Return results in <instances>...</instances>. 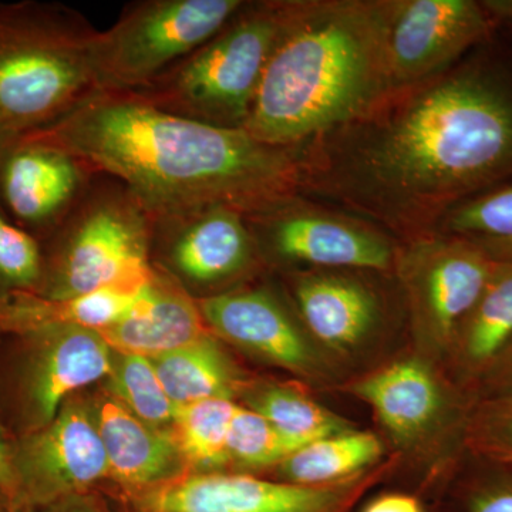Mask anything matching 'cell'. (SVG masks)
<instances>
[{"instance_id":"obj_1","label":"cell","mask_w":512,"mask_h":512,"mask_svg":"<svg viewBox=\"0 0 512 512\" xmlns=\"http://www.w3.org/2000/svg\"><path fill=\"white\" fill-rule=\"evenodd\" d=\"M490 40L302 146L299 195L410 241L436 231L457 205L511 181L512 52Z\"/></svg>"},{"instance_id":"obj_2","label":"cell","mask_w":512,"mask_h":512,"mask_svg":"<svg viewBox=\"0 0 512 512\" xmlns=\"http://www.w3.org/2000/svg\"><path fill=\"white\" fill-rule=\"evenodd\" d=\"M43 136L126 184L150 212L222 204L245 215L299 195L301 147L165 113L99 92Z\"/></svg>"},{"instance_id":"obj_3","label":"cell","mask_w":512,"mask_h":512,"mask_svg":"<svg viewBox=\"0 0 512 512\" xmlns=\"http://www.w3.org/2000/svg\"><path fill=\"white\" fill-rule=\"evenodd\" d=\"M393 0H288L244 130L298 148L365 114L392 92Z\"/></svg>"},{"instance_id":"obj_4","label":"cell","mask_w":512,"mask_h":512,"mask_svg":"<svg viewBox=\"0 0 512 512\" xmlns=\"http://www.w3.org/2000/svg\"><path fill=\"white\" fill-rule=\"evenodd\" d=\"M97 33L60 3H0V136L53 126L97 93Z\"/></svg>"},{"instance_id":"obj_5","label":"cell","mask_w":512,"mask_h":512,"mask_svg":"<svg viewBox=\"0 0 512 512\" xmlns=\"http://www.w3.org/2000/svg\"><path fill=\"white\" fill-rule=\"evenodd\" d=\"M288 0L245 2L231 20L147 86L124 93L208 126L244 130Z\"/></svg>"},{"instance_id":"obj_6","label":"cell","mask_w":512,"mask_h":512,"mask_svg":"<svg viewBox=\"0 0 512 512\" xmlns=\"http://www.w3.org/2000/svg\"><path fill=\"white\" fill-rule=\"evenodd\" d=\"M37 295L64 299L107 288L141 291L153 278L151 215L126 184L97 174L45 241Z\"/></svg>"},{"instance_id":"obj_7","label":"cell","mask_w":512,"mask_h":512,"mask_svg":"<svg viewBox=\"0 0 512 512\" xmlns=\"http://www.w3.org/2000/svg\"><path fill=\"white\" fill-rule=\"evenodd\" d=\"M99 330L66 326L0 336V421L10 439L42 430L77 390L109 376Z\"/></svg>"},{"instance_id":"obj_8","label":"cell","mask_w":512,"mask_h":512,"mask_svg":"<svg viewBox=\"0 0 512 512\" xmlns=\"http://www.w3.org/2000/svg\"><path fill=\"white\" fill-rule=\"evenodd\" d=\"M244 0H138L110 29L97 33L93 72L97 93L147 86L204 45L244 6Z\"/></svg>"},{"instance_id":"obj_9","label":"cell","mask_w":512,"mask_h":512,"mask_svg":"<svg viewBox=\"0 0 512 512\" xmlns=\"http://www.w3.org/2000/svg\"><path fill=\"white\" fill-rule=\"evenodd\" d=\"M150 215L151 265L197 301L234 291L262 259L237 208L207 204Z\"/></svg>"},{"instance_id":"obj_10","label":"cell","mask_w":512,"mask_h":512,"mask_svg":"<svg viewBox=\"0 0 512 512\" xmlns=\"http://www.w3.org/2000/svg\"><path fill=\"white\" fill-rule=\"evenodd\" d=\"M247 220L262 259L372 271H387L396 262V249L380 229L319 210L301 195L248 214Z\"/></svg>"},{"instance_id":"obj_11","label":"cell","mask_w":512,"mask_h":512,"mask_svg":"<svg viewBox=\"0 0 512 512\" xmlns=\"http://www.w3.org/2000/svg\"><path fill=\"white\" fill-rule=\"evenodd\" d=\"M97 174L40 131L0 136V211L39 242L62 225Z\"/></svg>"},{"instance_id":"obj_12","label":"cell","mask_w":512,"mask_h":512,"mask_svg":"<svg viewBox=\"0 0 512 512\" xmlns=\"http://www.w3.org/2000/svg\"><path fill=\"white\" fill-rule=\"evenodd\" d=\"M396 259L417 323L440 342H454L498 264L473 239L441 232L410 239Z\"/></svg>"},{"instance_id":"obj_13","label":"cell","mask_w":512,"mask_h":512,"mask_svg":"<svg viewBox=\"0 0 512 512\" xmlns=\"http://www.w3.org/2000/svg\"><path fill=\"white\" fill-rule=\"evenodd\" d=\"M379 474L365 471L318 487L241 474H191L154 485L138 498V508L141 512H343Z\"/></svg>"},{"instance_id":"obj_14","label":"cell","mask_w":512,"mask_h":512,"mask_svg":"<svg viewBox=\"0 0 512 512\" xmlns=\"http://www.w3.org/2000/svg\"><path fill=\"white\" fill-rule=\"evenodd\" d=\"M497 23L474 0H393L387 37L392 90L446 72L491 39Z\"/></svg>"},{"instance_id":"obj_15","label":"cell","mask_w":512,"mask_h":512,"mask_svg":"<svg viewBox=\"0 0 512 512\" xmlns=\"http://www.w3.org/2000/svg\"><path fill=\"white\" fill-rule=\"evenodd\" d=\"M12 467L29 511L76 495L109 474L96 417L70 397L46 427L13 440Z\"/></svg>"},{"instance_id":"obj_16","label":"cell","mask_w":512,"mask_h":512,"mask_svg":"<svg viewBox=\"0 0 512 512\" xmlns=\"http://www.w3.org/2000/svg\"><path fill=\"white\" fill-rule=\"evenodd\" d=\"M208 329L254 355L305 376L319 375V355L271 289L239 286L198 301Z\"/></svg>"},{"instance_id":"obj_17","label":"cell","mask_w":512,"mask_h":512,"mask_svg":"<svg viewBox=\"0 0 512 512\" xmlns=\"http://www.w3.org/2000/svg\"><path fill=\"white\" fill-rule=\"evenodd\" d=\"M210 332L197 299L156 268L130 311L99 330L113 352L148 359L191 345Z\"/></svg>"},{"instance_id":"obj_18","label":"cell","mask_w":512,"mask_h":512,"mask_svg":"<svg viewBox=\"0 0 512 512\" xmlns=\"http://www.w3.org/2000/svg\"><path fill=\"white\" fill-rule=\"evenodd\" d=\"M291 279L303 323L322 345L340 352L357 348L379 325V299L359 279L336 272H302Z\"/></svg>"},{"instance_id":"obj_19","label":"cell","mask_w":512,"mask_h":512,"mask_svg":"<svg viewBox=\"0 0 512 512\" xmlns=\"http://www.w3.org/2000/svg\"><path fill=\"white\" fill-rule=\"evenodd\" d=\"M96 419L111 477L131 487H154L181 476L184 460L171 431L148 426L116 399L104 400Z\"/></svg>"},{"instance_id":"obj_20","label":"cell","mask_w":512,"mask_h":512,"mask_svg":"<svg viewBox=\"0 0 512 512\" xmlns=\"http://www.w3.org/2000/svg\"><path fill=\"white\" fill-rule=\"evenodd\" d=\"M352 393L370 404L397 439L419 436L439 416L443 397L429 367L407 359L360 380Z\"/></svg>"},{"instance_id":"obj_21","label":"cell","mask_w":512,"mask_h":512,"mask_svg":"<svg viewBox=\"0 0 512 512\" xmlns=\"http://www.w3.org/2000/svg\"><path fill=\"white\" fill-rule=\"evenodd\" d=\"M141 291L107 288L64 299L16 293L0 301V336L25 335L66 326L103 330L130 311Z\"/></svg>"},{"instance_id":"obj_22","label":"cell","mask_w":512,"mask_h":512,"mask_svg":"<svg viewBox=\"0 0 512 512\" xmlns=\"http://www.w3.org/2000/svg\"><path fill=\"white\" fill-rule=\"evenodd\" d=\"M150 360L177 409L200 400H232L239 387L237 370L211 333Z\"/></svg>"},{"instance_id":"obj_23","label":"cell","mask_w":512,"mask_h":512,"mask_svg":"<svg viewBox=\"0 0 512 512\" xmlns=\"http://www.w3.org/2000/svg\"><path fill=\"white\" fill-rule=\"evenodd\" d=\"M512 340V261H498L473 311L461 323L454 343L471 375L485 373Z\"/></svg>"},{"instance_id":"obj_24","label":"cell","mask_w":512,"mask_h":512,"mask_svg":"<svg viewBox=\"0 0 512 512\" xmlns=\"http://www.w3.org/2000/svg\"><path fill=\"white\" fill-rule=\"evenodd\" d=\"M383 454L379 437L366 431H346L302 447L279 464L288 483L329 485L365 473Z\"/></svg>"},{"instance_id":"obj_25","label":"cell","mask_w":512,"mask_h":512,"mask_svg":"<svg viewBox=\"0 0 512 512\" xmlns=\"http://www.w3.org/2000/svg\"><path fill=\"white\" fill-rule=\"evenodd\" d=\"M231 399H207L178 407L171 434L181 457L198 470L229 461L228 439L238 410Z\"/></svg>"},{"instance_id":"obj_26","label":"cell","mask_w":512,"mask_h":512,"mask_svg":"<svg viewBox=\"0 0 512 512\" xmlns=\"http://www.w3.org/2000/svg\"><path fill=\"white\" fill-rule=\"evenodd\" d=\"M249 409L303 446L350 431L349 424L293 387H262L248 396Z\"/></svg>"},{"instance_id":"obj_27","label":"cell","mask_w":512,"mask_h":512,"mask_svg":"<svg viewBox=\"0 0 512 512\" xmlns=\"http://www.w3.org/2000/svg\"><path fill=\"white\" fill-rule=\"evenodd\" d=\"M117 402L154 429L173 426L177 406L148 357L114 352L113 366L106 377Z\"/></svg>"},{"instance_id":"obj_28","label":"cell","mask_w":512,"mask_h":512,"mask_svg":"<svg viewBox=\"0 0 512 512\" xmlns=\"http://www.w3.org/2000/svg\"><path fill=\"white\" fill-rule=\"evenodd\" d=\"M298 440L276 429L261 414L239 406L229 430V461L248 468H265L282 464L301 450Z\"/></svg>"},{"instance_id":"obj_29","label":"cell","mask_w":512,"mask_h":512,"mask_svg":"<svg viewBox=\"0 0 512 512\" xmlns=\"http://www.w3.org/2000/svg\"><path fill=\"white\" fill-rule=\"evenodd\" d=\"M434 232L466 238H512V180L457 205Z\"/></svg>"},{"instance_id":"obj_30","label":"cell","mask_w":512,"mask_h":512,"mask_svg":"<svg viewBox=\"0 0 512 512\" xmlns=\"http://www.w3.org/2000/svg\"><path fill=\"white\" fill-rule=\"evenodd\" d=\"M42 281V244L0 211V301L16 293H39Z\"/></svg>"},{"instance_id":"obj_31","label":"cell","mask_w":512,"mask_h":512,"mask_svg":"<svg viewBox=\"0 0 512 512\" xmlns=\"http://www.w3.org/2000/svg\"><path fill=\"white\" fill-rule=\"evenodd\" d=\"M470 446L481 456L512 464V397H494L468 429Z\"/></svg>"},{"instance_id":"obj_32","label":"cell","mask_w":512,"mask_h":512,"mask_svg":"<svg viewBox=\"0 0 512 512\" xmlns=\"http://www.w3.org/2000/svg\"><path fill=\"white\" fill-rule=\"evenodd\" d=\"M485 375L497 390L495 397H512V340L488 367Z\"/></svg>"},{"instance_id":"obj_33","label":"cell","mask_w":512,"mask_h":512,"mask_svg":"<svg viewBox=\"0 0 512 512\" xmlns=\"http://www.w3.org/2000/svg\"><path fill=\"white\" fill-rule=\"evenodd\" d=\"M470 512H512V481L478 494Z\"/></svg>"},{"instance_id":"obj_34","label":"cell","mask_w":512,"mask_h":512,"mask_svg":"<svg viewBox=\"0 0 512 512\" xmlns=\"http://www.w3.org/2000/svg\"><path fill=\"white\" fill-rule=\"evenodd\" d=\"M12 443L13 440L10 439L8 431L5 430L2 421H0V488L8 491L19 501L12 467Z\"/></svg>"},{"instance_id":"obj_35","label":"cell","mask_w":512,"mask_h":512,"mask_svg":"<svg viewBox=\"0 0 512 512\" xmlns=\"http://www.w3.org/2000/svg\"><path fill=\"white\" fill-rule=\"evenodd\" d=\"M363 512H423V508L412 495L386 494L373 500Z\"/></svg>"},{"instance_id":"obj_36","label":"cell","mask_w":512,"mask_h":512,"mask_svg":"<svg viewBox=\"0 0 512 512\" xmlns=\"http://www.w3.org/2000/svg\"><path fill=\"white\" fill-rule=\"evenodd\" d=\"M477 242L494 261H512V238L508 239H485L470 238Z\"/></svg>"},{"instance_id":"obj_37","label":"cell","mask_w":512,"mask_h":512,"mask_svg":"<svg viewBox=\"0 0 512 512\" xmlns=\"http://www.w3.org/2000/svg\"><path fill=\"white\" fill-rule=\"evenodd\" d=\"M30 512H101L87 501L76 500V495L63 498L45 507L33 508Z\"/></svg>"},{"instance_id":"obj_38","label":"cell","mask_w":512,"mask_h":512,"mask_svg":"<svg viewBox=\"0 0 512 512\" xmlns=\"http://www.w3.org/2000/svg\"><path fill=\"white\" fill-rule=\"evenodd\" d=\"M481 3L495 22H512V0H487Z\"/></svg>"},{"instance_id":"obj_39","label":"cell","mask_w":512,"mask_h":512,"mask_svg":"<svg viewBox=\"0 0 512 512\" xmlns=\"http://www.w3.org/2000/svg\"><path fill=\"white\" fill-rule=\"evenodd\" d=\"M0 512H30L22 504L9 494L8 491L0 488Z\"/></svg>"}]
</instances>
